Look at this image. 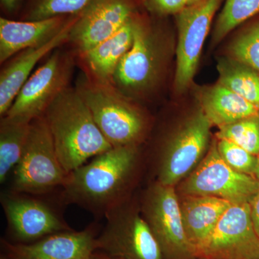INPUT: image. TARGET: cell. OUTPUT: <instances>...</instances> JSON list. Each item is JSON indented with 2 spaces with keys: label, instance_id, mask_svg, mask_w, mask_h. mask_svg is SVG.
I'll use <instances>...</instances> for the list:
<instances>
[{
  "label": "cell",
  "instance_id": "6da1fadb",
  "mask_svg": "<svg viewBox=\"0 0 259 259\" xmlns=\"http://www.w3.org/2000/svg\"><path fill=\"white\" fill-rule=\"evenodd\" d=\"M136 146L110 148L70 172L61 189L63 205L75 204L97 218L126 201L139 163Z\"/></svg>",
  "mask_w": 259,
  "mask_h": 259
},
{
  "label": "cell",
  "instance_id": "7a4b0ae2",
  "mask_svg": "<svg viewBox=\"0 0 259 259\" xmlns=\"http://www.w3.org/2000/svg\"><path fill=\"white\" fill-rule=\"evenodd\" d=\"M44 116L58 156L68 174L112 148L74 86L63 92Z\"/></svg>",
  "mask_w": 259,
  "mask_h": 259
},
{
  "label": "cell",
  "instance_id": "3957f363",
  "mask_svg": "<svg viewBox=\"0 0 259 259\" xmlns=\"http://www.w3.org/2000/svg\"><path fill=\"white\" fill-rule=\"evenodd\" d=\"M74 86L112 148L139 146L148 132L149 120L136 100L114 83L97 81L81 71Z\"/></svg>",
  "mask_w": 259,
  "mask_h": 259
},
{
  "label": "cell",
  "instance_id": "277c9868",
  "mask_svg": "<svg viewBox=\"0 0 259 259\" xmlns=\"http://www.w3.org/2000/svg\"><path fill=\"white\" fill-rule=\"evenodd\" d=\"M152 18L147 12H141L132 47L120 61L113 77L116 88L136 102L149 100L156 93L166 61L163 32Z\"/></svg>",
  "mask_w": 259,
  "mask_h": 259
},
{
  "label": "cell",
  "instance_id": "5b68a950",
  "mask_svg": "<svg viewBox=\"0 0 259 259\" xmlns=\"http://www.w3.org/2000/svg\"><path fill=\"white\" fill-rule=\"evenodd\" d=\"M68 175L58 156L45 117L34 119L22 157L12 174L10 190L49 195L62 188Z\"/></svg>",
  "mask_w": 259,
  "mask_h": 259
},
{
  "label": "cell",
  "instance_id": "8992f818",
  "mask_svg": "<svg viewBox=\"0 0 259 259\" xmlns=\"http://www.w3.org/2000/svg\"><path fill=\"white\" fill-rule=\"evenodd\" d=\"M76 56L66 44L53 51L24 83L5 115L28 122L44 115L51 104L72 86Z\"/></svg>",
  "mask_w": 259,
  "mask_h": 259
},
{
  "label": "cell",
  "instance_id": "52a82bcc",
  "mask_svg": "<svg viewBox=\"0 0 259 259\" xmlns=\"http://www.w3.org/2000/svg\"><path fill=\"white\" fill-rule=\"evenodd\" d=\"M126 201L109 211L97 237L96 250L108 259H163V250L151 227Z\"/></svg>",
  "mask_w": 259,
  "mask_h": 259
},
{
  "label": "cell",
  "instance_id": "ba28073f",
  "mask_svg": "<svg viewBox=\"0 0 259 259\" xmlns=\"http://www.w3.org/2000/svg\"><path fill=\"white\" fill-rule=\"evenodd\" d=\"M0 198L8 230L18 243H32L72 230L59 209L44 196L9 190L2 192Z\"/></svg>",
  "mask_w": 259,
  "mask_h": 259
},
{
  "label": "cell",
  "instance_id": "9c48e42d",
  "mask_svg": "<svg viewBox=\"0 0 259 259\" xmlns=\"http://www.w3.org/2000/svg\"><path fill=\"white\" fill-rule=\"evenodd\" d=\"M259 190V181L228 166L214 144L195 171L184 182L187 195H207L233 204L249 202Z\"/></svg>",
  "mask_w": 259,
  "mask_h": 259
},
{
  "label": "cell",
  "instance_id": "30bf717a",
  "mask_svg": "<svg viewBox=\"0 0 259 259\" xmlns=\"http://www.w3.org/2000/svg\"><path fill=\"white\" fill-rule=\"evenodd\" d=\"M222 1L199 0L176 15L179 39L174 86L177 93H183L193 79L204 42Z\"/></svg>",
  "mask_w": 259,
  "mask_h": 259
},
{
  "label": "cell",
  "instance_id": "8fae6325",
  "mask_svg": "<svg viewBox=\"0 0 259 259\" xmlns=\"http://www.w3.org/2000/svg\"><path fill=\"white\" fill-rule=\"evenodd\" d=\"M196 256L210 259H259V237L252 223L250 204H232Z\"/></svg>",
  "mask_w": 259,
  "mask_h": 259
},
{
  "label": "cell",
  "instance_id": "7c38bea8",
  "mask_svg": "<svg viewBox=\"0 0 259 259\" xmlns=\"http://www.w3.org/2000/svg\"><path fill=\"white\" fill-rule=\"evenodd\" d=\"M141 8V0H95L78 16L66 45L76 54L90 50L118 31Z\"/></svg>",
  "mask_w": 259,
  "mask_h": 259
},
{
  "label": "cell",
  "instance_id": "4fadbf2b",
  "mask_svg": "<svg viewBox=\"0 0 259 259\" xmlns=\"http://www.w3.org/2000/svg\"><path fill=\"white\" fill-rule=\"evenodd\" d=\"M211 125L201 107L186 120L162 151L159 183L175 186L195 166L207 148Z\"/></svg>",
  "mask_w": 259,
  "mask_h": 259
},
{
  "label": "cell",
  "instance_id": "5bb4252c",
  "mask_svg": "<svg viewBox=\"0 0 259 259\" xmlns=\"http://www.w3.org/2000/svg\"><path fill=\"white\" fill-rule=\"evenodd\" d=\"M144 212L163 253L171 257L194 255L184 227L180 202L174 186L157 182L153 185L145 200Z\"/></svg>",
  "mask_w": 259,
  "mask_h": 259
},
{
  "label": "cell",
  "instance_id": "9a60e30c",
  "mask_svg": "<svg viewBox=\"0 0 259 259\" xmlns=\"http://www.w3.org/2000/svg\"><path fill=\"white\" fill-rule=\"evenodd\" d=\"M96 224L54 233L32 243L5 242L7 259H87L96 251Z\"/></svg>",
  "mask_w": 259,
  "mask_h": 259
},
{
  "label": "cell",
  "instance_id": "2e32d148",
  "mask_svg": "<svg viewBox=\"0 0 259 259\" xmlns=\"http://www.w3.org/2000/svg\"><path fill=\"white\" fill-rule=\"evenodd\" d=\"M77 15H64L35 21H22L1 16L0 64L20 51L50 42Z\"/></svg>",
  "mask_w": 259,
  "mask_h": 259
},
{
  "label": "cell",
  "instance_id": "e0dca14e",
  "mask_svg": "<svg viewBox=\"0 0 259 259\" xmlns=\"http://www.w3.org/2000/svg\"><path fill=\"white\" fill-rule=\"evenodd\" d=\"M141 12L133 15L112 36L90 50L76 54V65L79 71L97 81L113 83L117 66L132 47Z\"/></svg>",
  "mask_w": 259,
  "mask_h": 259
},
{
  "label": "cell",
  "instance_id": "ac0fdd59",
  "mask_svg": "<svg viewBox=\"0 0 259 259\" xmlns=\"http://www.w3.org/2000/svg\"><path fill=\"white\" fill-rule=\"evenodd\" d=\"M79 15L50 42L41 47L20 51L1 65L0 117L6 115L24 83L35 71L34 69L37 64L45 59L55 49L67 44L70 30Z\"/></svg>",
  "mask_w": 259,
  "mask_h": 259
},
{
  "label": "cell",
  "instance_id": "d6986e66",
  "mask_svg": "<svg viewBox=\"0 0 259 259\" xmlns=\"http://www.w3.org/2000/svg\"><path fill=\"white\" fill-rule=\"evenodd\" d=\"M180 202L186 235L195 255L196 249L208 238L233 203L207 195H187Z\"/></svg>",
  "mask_w": 259,
  "mask_h": 259
},
{
  "label": "cell",
  "instance_id": "ffe728a7",
  "mask_svg": "<svg viewBox=\"0 0 259 259\" xmlns=\"http://www.w3.org/2000/svg\"><path fill=\"white\" fill-rule=\"evenodd\" d=\"M199 100L209 122L219 127L259 113L256 107L218 83L202 90Z\"/></svg>",
  "mask_w": 259,
  "mask_h": 259
},
{
  "label": "cell",
  "instance_id": "44dd1931",
  "mask_svg": "<svg viewBox=\"0 0 259 259\" xmlns=\"http://www.w3.org/2000/svg\"><path fill=\"white\" fill-rule=\"evenodd\" d=\"M30 122L4 116L0 119V183L8 181L23 155Z\"/></svg>",
  "mask_w": 259,
  "mask_h": 259
},
{
  "label": "cell",
  "instance_id": "7402d4cb",
  "mask_svg": "<svg viewBox=\"0 0 259 259\" xmlns=\"http://www.w3.org/2000/svg\"><path fill=\"white\" fill-rule=\"evenodd\" d=\"M218 83L243 97L259 110V72L231 58L218 64Z\"/></svg>",
  "mask_w": 259,
  "mask_h": 259
},
{
  "label": "cell",
  "instance_id": "603a6c76",
  "mask_svg": "<svg viewBox=\"0 0 259 259\" xmlns=\"http://www.w3.org/2000/svg\"><path fill=\"white\" fill-rule=\"evenodd\" d=\"M95 0H25L15 20L35 21L82 13Z\"/></svg>",
  "mask_w": 259,
  "mask_h": 259
},
{
  "label": "cell",
  "instance_id": "cb8c5ba5",
  "mask_svg": "<svg viewBox=\"0 0 259 259\" xmlns=\"http://www.w3.org/2000/svg\"><path fill=\"white\" fill-rule=\"evenodd\" d=\"M259 15V0H226L214 32L213 42L218 44L237 26Z\"/></svg>",
  "mask_w": 259,
  "mask_h": 259
},
{
  "label": "cell",
  "instance_id": "d4e9b609",
  "mask_svg": "<svg viewBox=\"0 0 259 259\" xmlns=\"http://www.w3.org/2000/svg\"><path fill=\"white\" fill-rule=\"evenodd\" d=\"M229 57L259 72V15L231 42L228 49Z\"/></svg>",
  "mask_w": 259,
  "mask_h": 259
},
{
  "label": "cell",
  "instance_id": "484cf974",
  "mask_svg": "<svg viewBox=\"0 0 259 259\" xmlns=\"http://www.w3.org/2000/svg\"><path fill=\"white\" fill-rule=\"evenodd\" d=\"M217 137L231 141L258 156L259 113L219 127Z\"/></svg>",
  "mask_w": 259,
  "mask_h": 259
},
{
  "label": "cell",
  "instance_id": "4316f807",
  "mask_svg": "<svg viewBox=\"0 0 259 259\" xmlns=\"http://www.w3.org/2000/svg\"><path fill=\"white\" fill-rule=\"evenodd\" d=\"M217 148L221 157L228 166L237 171L254 176L258 156L226 139H218Z\"/></svg>",
  "mask_w": 259,
  "mask_h": 259
},
{
  "label": "cell",
  "instance_id": "83f0119b",
  "mask_svg": "<svg viewBox=\"0 0 259 259\" xmlns=\"http://www.w3.org/2000/svg\"><path fill=\"white\" fill-rule=\"evenodd\" d=\"M144 10L153 17L178 14L188 6V0H141Z\"/></svg>",
  "mask_w": 259,
  "mask_h": 259
},
{
  "label": "cell",
  "instance_id": "f1b7e54d",
  "mask_svg": "<svg viewBox=\"0 0 259 259\" xmlns=\"http://www.w3.org/2000/svg\"><path fill=\"white\" fill-rule=\"evenodd\" d=\"M24 1L25 0H0L2 17L15 20Z\"/></svg>",
  "mask_w": 259,
  "mask_h": 259
},
{
  "label": "cell",
  "instance_id": "f546056e",
  "mask_svg": "<svg viewBox=\"0 0 259 259\" xmlns=\"http://www.w3.org/2000/svg\"><path fill=\"white\" fill-rule=\"evenodd\" d=\"M252 223L259 237V190L249 202Z\"/></svg>",
  "mask_w": 259,
  "mask_h": 259
},
{
  "label": "cell",
  "instance_id": "4dcf8cb0",
  "mask_svg": "<svg viewBox=\"0 0 259 259\" xmlns=\"http://www.w3.org/2000/svg\"><path fill=\"white\" fill-rule=\"evenodd\" d=\"M87 259H108L105 255L102 254L100 253H93V254L90 255L89 258Z\"/></svg>",
  "mask_w": 259,
  "mask_h": 259
},
{
  "label": "cell",
  "instance_id": "1f68e13d",
  "mask_svg": "<svg viewBox=\"0 0 259 259\" xmlns=\"http://www.w3.org/2000/svg\"><path fill=\"white\" fill-rule=\"evenodd\" d=\"M254 176L259 181V156H258V163H257Z\"/></svg>",
  "mask_w": 259,
  "mask_h": 259
},
{
  "label": "cell",
  "instance_id": "d6a6232c",
  "mask_svg": "<svg viewBox=\"0 0 259 259\" xmlns=\"http://www.w3.org/2000/svg\"><path fill=\"white\" fill-rule=\"evenodd\" d=\"M199 0H188V5L194 4V3H197Z\"/></svg>",
  "mask_w": 259,
  "mask_h": 259
},
{
  "label": "cell",
  "instance_id": "836d02e7",
  "mask_svg": "<svg viewBox=\"0 0 259 259\" xmlns=\"http://www.w3.org/2000/svg\"><path fill=\"white\" fill-rule=\"evenodd\" d=\"M1 259H7V258H5V257H3V258H2Z\"/></svg>",
  "mask_w": 259,
  "mask_h": 259
},
{
  "label": "cell",
  "instance_id": "e575fe53",
  "mask_svg": "<svg viewBox=\"0 0 259 259\" xmlns=\"http://www.w3.org/2000/svg\"><path fill=\"white\" fill-rule=\"evenodd\" d=\"M201 259H210V258H201Z\"/></svg>",
  "mask_w": 259,
  "mask_h": 259
}]
</instances>
